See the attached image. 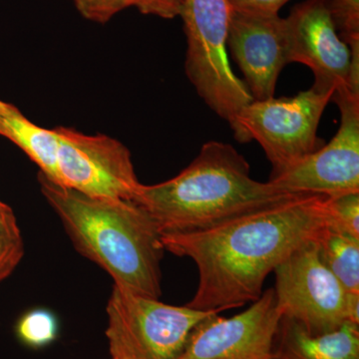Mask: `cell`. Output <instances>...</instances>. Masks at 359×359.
<instances>
[{"mask_svg":"<svg viewBox=\"0 0 359 359\" xmlns=\"http://www.w3.org/2000/svg\"><path fill=\"white\" fill-rule=\"evenodd\" d=\"M273 273L283 316L309 334L334 332L348 320V292L320 261L314 240L292 252Z\"/></svg>","mask_w":359,"mask_h":359,"instance_id":"obj_7","label":"cell"},{"mask_svg":"<svg viewBox=\"0 0 359 359\" xmlns=\"http://www.w3.org/2000/svg\"><path fill=\"white\" fill-rule=\"evenodd\" d=\"M25 255V243L15 215L8 205L0 207V283L15 271Z\"/></svg>","mask_w":359,"mask_h":359,"instance_id":"obj_17","label":"cell"},{"mask_svg":"<svg viewBox=\"0 0 359 359\" xmlns=\"http://www.w3.org/2000/svg\"><path fill=\"white\" fill-rule=\"evenodd\" d=\"M340 125L327 145L292 166L271 172L269 183L290 194L334 198L359 193V93L337 90Z\"/></svg>","mask_w":359,"mask_h":359,"instance_id":"obj_8","label":"cell"},{"mask_svg":"<svg viewBox=\"0 0 359 359\" xmlns=\"http://www.w3.org/2000/svg\"><path fill=\"white\" fill-rule=\"evenodd\" d=\"M231 7L240 11L278 14L289 0H229Z\"/></svg>","mask_w":359,"mask_h":359,"instance_id":"obj_22","label":"cell"},{"mask_svg":"<svg viewBox=\"0 0 359 359\" xmlns=\"http://www.w3.org/2000/svg\"><path fill=\"white\" fill-rule=\"evenodd\" d=\"M297 195L252 179L244 156L230 144L210 141L174 178L142 184L133 201L162 233H181L208 230Z\"/></svg>","mask_w":359,"mask_h":359,"instance_id":"obj_3","label":"cell"},{"mask_svg":"<svg viewBox=\"0 0 359 359\" xmlns=\"http://www.w3.org/2000/svg\"><path fill=\"white\" fill-rule=\"evenodd\" d=\"M271 359H359V325L347 320L334 332L313 335L283 316Z\"/></svg>","mask_w":359,"mask_h":359,"instance_id":"obj_13","label":"cell"},{"mask_svg":"<svg viewBox=\"0 0 359 359\" xmlns=\"http://www.w3.org/2000/svg\"><path fill=\"white\" fill-rule=\"evenodd\" d=\"M228 47L254 100L275 96L280 73L290 63L285 18L231 9Z\"/></svg>","mask_w":359,"mask_h":359,"instance_id":"obj_12","label":"cell"},{"mask_svg":"<svg viewBox=\"0 0 359 359\" xmlns=\"http://www.w3.org/2000/svg\"><path fill=\"white\" fill-rule=\"evenodd\" d=\"M216 311L163 304L114 285L106 330L112 359H179L199 323Z\"/></svg>","mask_w":359,"mask_h":359,"instance_id":"obj_5","label":"cell"},{"mask_svg":"<svg viewBox=\"0 0 359 359\" xmlns=\"http://www.w3.org/2000/svg\"><path fill=\"white\" fill-rule=\"evenodd\" d=\"M327 200L299 194L208 230L162 233L165 250L191 257L199 269V287L186 306L221 313L257 301L266 276L320 233Z\"/></svg>","mask_w":359,"mask_h":359,"instance_id":"obj_1","label":"cell"},{"mask_svg":"<svg viewBox=\"0 0 359 359\" xmlns=\"http://www.w3.org/2000/svg\"><path fill=\"white\" fill-rule=\"evenodd\" d=\"M0 136L13 142L39 166L40 174L56 183L58 140L55 130L35 124L13 104L0 100Z\"/></svg>","mask_w":359,"mask_h":359,"instance_id":"obj_14","label":"cell"},{"mask_svg":"<svg viewBox=\"0 0 359 359\" xmlns=\"http://www.w3.org/2000/svg\"><path fill=\"white\" fill-rule=\"evenodd\" d=\"M334 93L311 86L292 97L254 100L238 113L233 136L241 144L257 141L273 172L280 171L325 145L318 125Z\"/></svg>","mask_w":359,"mask_h":359,"instance_id":"obj_6","label":"cell"},{"mask_svg":"<svg viewBox=\"0 0 359 359\" xmlns=\"http://www.w3.org/2000/svg\"><path fill=\"white\" fill-rule=\"evenodd\" d=\"M45 200L56 212L75 249L104 271L114 285L159 299L162 231L134 201L91 197L39 175Z\"/></svg>","mask_w":359,"mask_h":359,"instance_id":"obj_2","label":"cell"},{"mask_svg":"<svg viewBox=\"0 0 359 359\" xmlns=\"http://www.w3.org/2000/svg\"><path fill=\"white\" fill-rule=\"evenodd\" d=\"M327 204L330 221L359 238V193L327 197Z\"/></svg>","mask_w":359,"mask_h":359,"instance_id":"obj_19","label":"cell"},{"mask_svg":"<svg viewBox=\"0 0 359 359\" xmlns=\"http://www.w3.org/2000/svg\"><path fill=\"white\" fill-rule=\"evenodd\" d=\"M318 257L349 294H359V238L327 221L314 238Z\"/></svg>","mask_w":359,"mask_h":359,"instance_id":"obj_15","label":"cell"},{"mask_svg":"<svg viewBox=\"0 0 359 359\" xmlns=\"http://www.w3.org/2000/svg\"><path fill=\"white\" fill-rule=\"evenodd\" d=\"M54 130L56 183L91 197L134 200L142 184L124 144L107 135H86L62 126Z\"/></svg>","mask_w":359,"mask_h":359,"instance_id":"obj_9","label":"cell"},{"mask_svg":"<svg viewBox=\"0 0 359 359\" xmlns=\"http://www.w3.org/2000/svg\"><path fill=\"white\" fill-rule=\"evenodd\" d=\"M185 0H136L134 7L141 13L172 20L181 14Z\"/></svg>","mask_w":359,"mask_h":359,"instance_id":"obj_21","label":"cell"},{"mask_svg":"<svg viewBox=\"0 0 359 359\" xmlns=\"http://www.w3.org/2000/svg\"><path fill=\"white\" fill-rule=\"evenodd\" d=\"M285 20L290 63L308 66L313 71L316 88L351 90V51L337 32L330 1L302 2Z\"/></svg>","mask_w":359,"mask_h":359,"instance_id":"obj_11","label":"cell"},{"mask_svg":"<svg viewBox=\"0 0 359 359\" xmlns=\"http://www.w3.org/2000/svg\"><path fill=\"white\" fill-rule=\"evenodd\" d=\"M6 205V203L2 202V201L0 200V207H1V205Z\"/></svg>","mask_w":359,"mask_h":359,"instance_id":"obj_23","label":"cell"},{"mask_svg":"<svg viewBox=\"0 0 359 359\" xmlns=\"http://www.w3.org/2000/svg\"><path fill=\"white\" fill-rule=\"evenodd\" d=\"M87 20L107 23L124 9L135 6L136 0H71Z\"/></svg>","mask_w":359,"mask_h":359,"instance_id":"obj_20","label":"cell"},{"mask_svg":"<svg viewBox=\"0 0 359 359\" xmlns=\"http://www.w3.org/2000/svg\"><path fill=\"white\" fill-rule=\"evenodd\" d=\"M282 316L275 290H266L244 313L203 320L179 359H271Z\"/></svg>","mask_w":359,"mask_h":359,"instance_id":"obj_10","label":"cell"},{"mask_svg":"<svg viewBox=\"0 0 359 359\" xmlns=\"http://www.w3.org/2000/svg\"><path fill=\"white\" fill-rule=\"evenodd\" d=\"M14 332L22 346L41 349L50 346L58 339L59 321L55 314L48 309H32L18 318Z\"/></svg>","mask_w":359,"mask_h":359,"instance_id":"obj_16","label":"cell"},{"mask_svg":"<svg viewBox=\"0 0 359 359\" xmlns=\"http://www.w3.org/2000/svg\"><path fill=\"white\" fill-rule=\"evenodd\" d=\"M340 39L351 51V76L359 77V0H328Z\"/></svg>","mask_w":359,"mask_h":359,"instance_id":"obj_18","label":"cell"},{"mask_svg":"<svg viewBox=\"0 0 359 359\" xmlns=\"http://www.w3.org/2000/svg\"><path fill=\"white\" fill-rule=\"evenodd\" d=\"M231 9L229 0H185L180 16L188 45L187 76L210 109L233 130L238 113L254 98L229 60Z\"/></svg>","mask_w":359,"mask_h":359,"instance_id":"obj_4","label":"cell"}]
</instances>
